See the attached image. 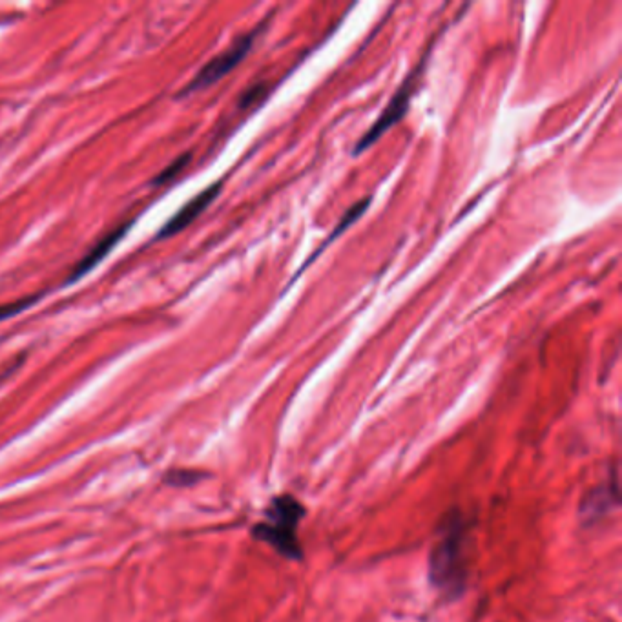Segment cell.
<instances>
[{
    "label": "cell",
    "mask_w": 622,
    "mask_h": 622,
    "mask_svg": "<svg viewBox=\"0 0 622 622\" xmlns=\"http://www.w3.org/2000/svg\"><path fill=\"white\" fill-rule=\"evenodd\" d=\"M305 515V508L298 498L280 495L274 498L265 511V520L252 528V537L269 544L283 559L303 560L298 528Z\"/></svg>",
    "instance_id": "2"
},
{
    "label": "cell",
    "mask_w": 622,
    "mask_h": 622,
    "mask_svg": "<svg viewBox=\"0 0 622 622\" xmlns=\"http://www.w3.org/2000/svg\"><path fill=\"white\" fill-rule=\"evenodd\" d=\"M188 161H190V154H185V156L179 157L176 159L172 165L168 166L166 170H163L159 176H157L156 185H161V183H166V181H170V179H174V177L188 165Z\"/></svg>",
    "instance_id": "10"
},
{
    "label": "cell",
    "mask_w": 622,
    "mask_h": 622,
    "mask_svg": "<svg viewBox=\"0 0 622 622\" xmlns=\"http://www.w3.org/2000/svg\"><path fill=\"white\" fill-rule=\"evenodd\" d=\"M619 504V484L617 475L613 473L612 480H606L601 486L591 489L588 497L582 500L581 517L588 522L601 519L610 509Z\"/></svg>",
    "instance_id": "6"
},
{
    "label": "cell",
    "mask_w": 622,
    "mask_h": 622,
    "mask_svg": "<svg viewBox=\"0 0 622 622\" xmlns=\"http://www.w3.org/2000/svg\"><path fill=\"white\" fill-rule=\"evenodd\" d=\"M221 188H223V181H218V183L205 188L203 192H199L194 199H190L185 207L168 219L165 227L159 230L157 238H172V236L179 234L181 230L187 229L190 223H194L216 201V197L221 194Z\"/></svg>",
    "instance_id": "5"
},
{
    "label": "cell",
    "mask_w": 622,
    "mask_h": 622,
    "mask_svg": "<svg viewBox=\"0 0 622 622\" xmlns=\"http://www.w3.org/2000/svg\"><path fill=\"white\" fill-rule=\"evenodd\" d=\"M464 520L460 513L447 515L429 555V582L447 599H458L466 590Z\"/></svg>",
    "instance_id": "1"
},
{
    "label": "cell",
    "mask_w": 622,
    "mask_h": 622,
    "mask_svg": "<svg viewBox=\"0 0 622 622\" xmlns=\"http://www.w3.org/2000/svg\"><path fill=\"white\" fill-rule=\"evenodd\" d=\"M267 21L263 22L258 28H254L252 32L245 33L243 37H239L238 41L234 42L230 48H227L225 52L219 53L218 57H214L210 63L205 64L196 77L190 81L187 88H185V94H192L197 90H203L208 88L212 84L219 83L223 77H227L236 66L243 63V59L252 52L254 48V42L260 37V33L263 32Z\"/></svg>",
    "instance_id": "4"
},
{
    "label": "cell",
    "mask_w": 622,
    "mask_h": 622,
    "mask_svg": "<svg viewBox=\"0 0 622 622\" xmlns=\"http://www.w3.org/2000/svg\"><path fill=\"white\" fill-rule=\"evenodd\" d=\"M130 227H132V221H128L123 227L115 229L112 234L104 236V239H101V241L95 245L94 249L90 250V252L84 256L83 260L79 261V265H77L72 274H70L68 283H75V281H79L83 276H86L90 270H94L95 267L112 252L115 245H117L121 239L125 238V234Z\"/></svg>",
    "instance_id": "7"
},
{
    "label": "cell",
    "mask_w": 622,
    "mask_h": 622,
    "mask_svg": "<svg viewBox=\"0 0 622 622\" xmlns=\"http://www.w3.org/2000/svg\"><path fill=\"white\" fill-rule=\"evenodd\" d=\"M433 52V46L427 48V52L424 53V57L420 59V63L416 64L415 70L409 73L404 79V83L400 84V88L394 92L391 101L387 103L382 114L378 115V119L374 121L373 125L367 128V132L356 141L354 145V156H360L365 150H369L374 143H378L382 137H384L393 126L398 125L404 115L409 110V104L411 99L415 95L416 88H418V79L422 77V73L426 70L427 63H429V53Z\"/></svg>",
    "instance_id": "3"
},
{
    "label": "cell",
    "mask_w": 622,
    "mask_h": 622,
    "mask_svg": "<svg viewBox=\"0 0 622 622\" xmlns=\"http://www.w3.org/2000/svg\"><path fill=\"white\" fill-rule=\"evenodd\" d=\"M371 201H373V197L367 196L365 197V199H362V201H358V203H354L353 207L347 210V214H345V216H343V218L340 219V223H338V225L334 227V230H332L331 234H329V238L323 241L322 245H320V249L316 250V252L312 254L311 258L307 260V263H305V265H303V267H301V269L298 270L296 274H294V278H292L291 285L292 283H294V281L300 278L301 272H305V270L309 269L312 263H314V260H318V258L322 256L323 252L329 249V245H331V243H334V241L340 238L342 234H345V230L351 229L354 223H356L358 219L362 218L363 214H365V212L369 210V207H371Z\"/></svg>",
    "instance_id": "8"
},
{
    "label": "cell",
    "mask_w": 622,
    "mask_h": 622,
    "mask_svg": "<svg viewBox=\"0 0 622 622\" xmlns=\"http://www.w3.org/2000/svg\"><path fill=\"white\" fill-rule=\"evenodd\" d=\"M39 300H41V296H33V298L30 296V298L13 301V303H8V305H0V322L10 320L13 316H17V314H21V312L26 311V309H30V307L35 305Z\"/></svg>",
    "instance_id": "9"
}]
</instances>
